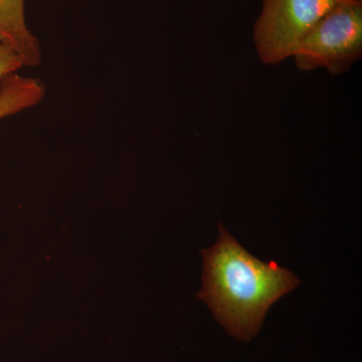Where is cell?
Listing matches in <instances>:
<instances>
[{"instance_id": "1", "label": "cell", "mask_w": 362, "mask_h": 362, "mask_svg": "<svg viewBox=\"0 0 362 362\" xmlns=\"http://www.w3.org/2000/svg\"><path fill=\"white\" fill-rule=\"evenodd\" d=\"M220 238L202 250L204 266L197 298L233 337L249 341L258 334L272 305L300 284L299 279L276 262L252 256L220 223Z\"/></svg>"}, {"instance_id": "2", "label": "cell", "mask_w": 362, "mask_h": 362, "mask_svg": "<svg viewBox=\"0 0 362 362\" xmlns=\"http://www.w3.org/2000/svg\"><path fill=\"white\" fill-rule=\"evenodd\" d=\"M362 56V0H342L302 37L293 54L302 71L350 70Z\"/></svg>"}, {"instance_id": "3", "label": "cell", "mask_w": 362, "mask_h": 362, "mask_svg": "<svg viewBox=\"0 0 362 362\" xmlns=\"http://www.w3.org/2000/svg\"><path fill=\"white\" fill-rule=\"evenodd\" d=\"M342 0H264L254 26V42L266 65L293 57L298 44L317 21Z\"/></svg>"}, {"instance_id": "4", "label": "cell", "mask_w": 362, "mask_h": 362, "mask_svg": "<svg viewBox=\"0 0 362 362\" xmlns=\"http://www.w3.org/2000/svg\"><path fill=\"white\" fill-rule=\"evenodd\" d=\"M25 0H0V42L8 45L25 66H37L42 51L37 37L25 20Z\"/></svg>"}, {"instance_id": "5", "label": "cell", "mask_w": 362, "mask_h": 362, "mask_svg": "<svg viewBox=\"0 0 362 362\" xmlns=\"http://www.w3.org/2000/svg\"><path fill=\"white\" fill-rule=\"evenodd\" d=\"M45 95L44 83L37 78L11 74L0 80V122L7 117L37 106Z\"/></svg>"}, {"instance_id": "6", "label": "cell", "mask_w": 362, "mask_h": 362, "mask_svg": "<svg viewBox=\"0 0 362 362\" xmlns=\"http://www.w3.org/2000/svg\"><path fill=\"white\" fill-rule=\"evenodd\" d=\"M23 65V59L8 45L0 42V80L16 73Z\"/></svg>"}]
</instances>
